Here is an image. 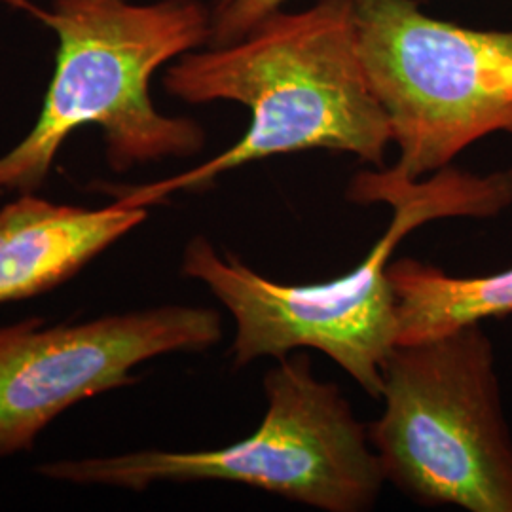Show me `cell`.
I'll return each mask as SVG.
<instances>
[{
  "mask_svg": "<svg viewBox=\"0 0 512 512\" xmlns=\"http://www.w3.org/2000/svg\"><path fill=\"white\" fill-rule=\"evenodd\" d=\"M162 86L190 105L239 103L251 112V124L234 147L181 175L101 186L128 207L148 209L177 192L209 188L243 165L306 150L344 152L384 167L393 143L359 52L355 0L277 10L234 44L181 55L167 65Z\"/></svg>",
  "mask_w": 512,
  "mask_h": 512,
  "instance_id": "1",
  "label": "cell"
},
{
  "mask_svg": "<svg viewBox=\"0 0 512 512\" xmlns=\"http://www.w3.org/2000/svg\"><path fill=\"white\" fill-rule=\"evenodd\" d=\"M353 203H385L393 217L384 238L349 274L308 285L277 283L198 234L183 249L181 272L203 283L236 323L230 348L234 368L256 359H281L317 349L372 399L382 395V368L399 342L397 304L389 279L391 255L431 220L494 219L512 205V167L478 175L446 165L410 179L395 167L357 173L348 188Z\"/></svg>",
  "mask_w": 512,
  "mask_h": 512,
  "instance_id": "2",
  "label": "cell"
},
{
  "mask_svg": "<svg viewBox=\"0 0 512 512\" xmlns=\"http://www.w3.org/2000/svg\"><path fill=\"white\" fill-rule=\"evenodd\" d=\"M38 19L57 37L55 67L33 129L0 156V196L37 192L74 131H101L114 173L183 160L207 141L200 122L156 109L150 80L211 35L202 0H0Z\"/></svg>",
  "mask_w": 512,
  "mask_h": 512,
  "instance_id": "3",
  "label": "cell"
},
{
  "mask_svg": "<svg viewBox=\"0 0 512 512\" xmlns=\"http://www.w3.org/2000/svg\"><path fill=\"white\" fill-rule=\"evenodd\" d=\"M264 393V420L234 444L54 459L35 471L54 482L126 492H145L158 482H236L319 511L372 509L385 478L368 429L338 385L315 378L310 353L277 359L264 376Z\"/></svg>",
  "mask_w": 512,
  "mask_h": 512,
  "instance_id": "4",
  "label": "cell"
},
{
  "mask_svg": "<svg viewBox=\"0 0 512 512\" xmlns=\"http://www.w3.org/2000/svg\"><path fill=\"white\" fill-rule=\"evenodd\" d=\"M368 427L385 482L425 507L512 512V435L482 323L397 344Z\"/></svg>",
  "mask_w": 512,
  "mask_h": 512,
  "instance_id": "5",
  "label": "cell"
},
{
  "mask_svg": "<svg viewBox=\"0 0 512 512\" xmlns=\"http://www.w3.org/2000/svg\"><path fill=\"white\" fill-rule=\"evenodd\" d=\"M355 27L403 175L423 179L488 135H512V29L431 18L416 0H355Z\"/></svg>",
  "mask_w": 512,
  "mask_h": 512,
  "instance_id": "6",
  "label": "cell"
},
{
  "mask_svg": "<svg viewBox=\"0 0 512 512\" xmlns=\"http://www.w3.org/2000/svg\"><path fill=\"white\" fill-rule=\"evenodd\" d=\"M222 340V315L167 304L50 325L42 317L0 325V458L33 450L74 404L137 384L135 368Z\"/></svg>",
  "mask_w": 512,
  "mask_h": 512,
  "instance_id": "7",
  "label": "cell"
},
{
  "mask_svg": "<svg viewBox=\"0 0 512 512\" xmlns=\"http://www.w3.org/2000/svg\"><path fill=\"white\" fill-rule=\"evenodd\" d=\"M0 207V304L50 293L139 228L147 207L57 203L37 192Z\"/></svg>",
  "mask_w": 512,
  "mask_h": 512,
  "instance_id": "8",
  "label": "cell"
},
{
  "mask_svg": "<svg viewBox=\"0 0 512 512\" xmlns=\"http://www.w3.org/2000/svg\"><path fill=\"white\" fill-rule=\"evenodd\" d=\"M399 342H420L512 313V266L499 274H446L416 258L389 264Z\"/></svg>",
  "mask_w": 512,
  "mask_h": 512,
  "instance_id": "9",
  "label": "cell"
},
{
  "mask_svg": "<svg viewBox=\"0 0 512 512\" xmlns=\"http://www.w3.org/2000/svg\"><path fill=\"white\" fill-rule=\"evenodd\" d=\"M287 0H209L211 35L207 46H228L247 37L260 21L283 10Z\"/></svg>",
  "mask_w": 512,
  "mask_h": 512,
  "instance_id": "10",
  "label": "cell"
}]
</instances>
